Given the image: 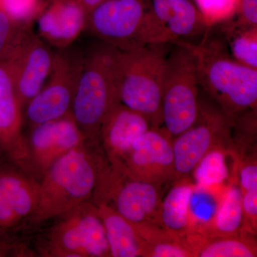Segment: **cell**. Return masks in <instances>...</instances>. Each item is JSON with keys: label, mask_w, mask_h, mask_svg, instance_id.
Segmentation results:
<instances>
[{"label": "cell", "mask_w": 257, "mask_h": 257, "mask_svg": "<svg viewBox=\"0 0 257 257\" xmlns=\"http://www.w3.org/2000/svg\"><path fill=\"white\" fill-rule=\"evenodd\" d=\"M195 58L198 83L210 94L229 121L257 102V69L243 65L219 41L207 37L199 45L184 42Z\"/></svg>", "instance_id": "cell-1"}, {"label": "cell", "mask_w": 257, "mask_h": 257, "mask_svg": "<svg viewBox=\"0 0 257 257\" xmlns=\"http://www.w3.org/2000/svg\"><path fill=\"white\" fill-rule=\"evenodd\" d=\"M120 51L101 42L84 55L72 114L81 131H100L109 111L120 101Z\"/></svg>", "instance_id": "cell-2"}, {"label": "cell", "mask_w": 257, "mask_h": 257, "mask_svg": "<svg viewBox=\"0 0 257 257\" xmlns=\"http://www.w3.org/2000/svg\"><path fill=\"white\" fill-rule=\"evenodd\" d=\"M84 30L120 51L170 44L151 0H106L88 13Z\"/></svg>", "instance_id": "cell-3"}, {"label": "cell", "mask_w": 257, "mask_h": 257, "mask_svg": "<svg viewBox=\"0 0 257 257\" xmlns=\"http://www.w3.org/2000/svg\"><path fill=\"white\" fill-rule=\"evenodd\" d=\"M167 45H148L120 52V101L144 115L150 124L162 123V83Z\"/></svg>", "instance_id": "cell-4"}, {"label": "cell", "mask_w": 257, "mask_h": 257, "mask_svg": "<svg viewBox=\"0 0 257 257\" xmlns=\"http://www.w3.org/2000/svg\"><path fill=\"white\" fill-rule=\"evenodd\" d=\"M41 186L35 212L49 218L77 207L92 194L96 173L89 155L80 145L54 161Z\"/></svg>", "instance_id": "cell-5"}, {"label": "cell", "mask_w": 257, "mask_h": 257, "mask_svg": "<svg viewBox=\"0 0 257 257\" xmlns=\"http://www.w3.org/2000/svg\"><path fill=\"white\" fill-rule=\"evenodd\" d=\"M166 58L162 83V123L166 133L177 137L190 128L199 113L197 66L192 50L183 40Z\"/></svg>", "instance_id": "cell-6"}, {"label": "cell", "mask_w": 257, "mask_h": 257, "mask_svg": "<svg viewBox=\"0 0 257 257\" xmlns=\"http://www.w3.org/2000/svg\"><path fill=\"white\" fill-rule=\"evenodd\" d=\"M84 55L74 47L59 49L46 87L28 104L27 116L35 125L72 114Z\"/></svg>", "instance_id": "cell-7"}, {"label": "cell", "mask_w": 257, "mask_h": 257, "mask_svg": "<svg viewBox=\"0 0 257 257\" xmlns=\"http://www.w3.org/2000/svg\"><path fill=\"white\" fill-rule=\"evenodd\" d=\"M55 54L51 45L28 28L5 60L11 69L21 106L28 104L43 88L53 68Z\"/></svg>", "instance_id": "cell-8"}, {"label": "cell", "mask_w": 257, "mask_h": 257, "mask_svg": "<svg viewBox=\"0 0 257 257\" xmlns=\"http://www.w3.org/2000/svg\"><path fill=\"white\" fill-rule=\"evenodd\" d=\"M124 157L130 178L160 184L175 177L172 143L156 130L139 137Z\"/></svg>", "instance_id": "cell-9"}, {"label": "cell", "mask_w": 257, "mask_h": 257, "mask_svg": "<svg viewBox=\"0 0 257 257\" xmlns=\"http://www.w3.org/2000/svg\"><path fill=\"white\" fill-rule=\"evenodd\" d=\"M55 242L68 256L110 254L102 219L93 209H79L62 222L55 231Z\"/></svg>", "instance_id": "cell-10"}, {"label": "cell", "mask_w": 257, "mask_h": 257, "mask_svg": "<svg viewBox=\"0 0 257 257\" xmlns=\"http://www.w3.org/2000/svg\"><path fill=\"white\" fill-rule=\"evenodd\" d=\"M229 121L224 115L203 113L194 124L177 136L172 145L175 176L184 177L193 172L202 157L212 148L219 135L227 132Z\"/></svg>", "instance_id": "cell-11"}, {"label": "cell", "mask_w": 257, "mask_h": 257, "mask_svg": "<svg viewBox=\"0 0 257 257\" xmlns=\"http://www.w3.org/2000/svg\"><path fill=\"white\" fill-rule=\"evenodd\" d=\"M87 13L80 0H50L37 14L40 35L51 46H70L85 29Z\"/></svg>", "instance_id": "cell-12"}, {"label": "cell", "mask_w": 257, "mask_h": 257, "mask_svg": "<svg viewBox=\"0 0 257 257\" xmlns=\"http://www.w3.org/2000/svg\"><path fill=\"white\" fill-rule=\"evenodd\" d=\"M82 133L72 114L35 125L30 144L37 160L48 167L58 157L79 146Z\"/></svg>", "instance_id": "cell-13"}, {"label": "cell", "mask_w": 257, "mask_h": 257, "mask_svg": "<svg viewBox=\"0 0 257 257\" xmlns=\"http://www.w3.org/2000/svg\"><path fill=\"white\" fill-rule=\"evenodd\" d=\"M159 184L130 178L114 196V210L134 226L148 224L161 204Z\"/></svg>", "instance_id": "cell-14"}, {"label": "cell", "mask_w": 257, "mask_h": 257, "mask_svg": "<svg viewBox=\"0 0 257 257\" xmlns=\"http://www.w3.org/2000/svg\"><path fill=\"white\" fill-rule=\"evenodd\" d=\"M39 187L13 172L0 173V226L15 224L35 211Z\"/></svg>", "instance_id": "cell-15"}, {"label": "cell", "mask_w": 257, "mask_h": 257, "mask_svg": "<svg viewBox=\"0 0 257 257\" xmlns=\"http://www.w3.org/2000/svg\"><path fill=\"white\" fill-rule=\"evenodd\" d=\"M150 125L144 115L120 102L106 115L100 131L110 151L124 157L134 142L150 130Z\"/></svg>", "instance_id": "cell-16"}, {"label": "cell", "mask_w": 257, "mask_h": 257, "mask_svg": "<svg viewBox=\"0 0 257 257\" xmlns=\"http://www.w3.org/2000/svg\"><path fill=\"white\" fill-rule=\"evenodd\" d=\"M98 213L105 227L110 256H144L143 240L132 223L106 205H101Z\"/></svg>", "instance_id": "cell-17"}, {"label": "cell", "mask_w": 257, "mask_h": 257, "mask_svg": "<svg viewBox=\"0 0 257 257\" xmlns=\"http://www.w3.org/2000/svg\"><path fill=\"white\" fill-rule=\"evenodd\" d=\"M193 192V187L188 184L172 187L161 203L157 213L164 229L179 241L189 229Z\"/></svg>", "instance_id": "cell-18"}, {"label": "cell", "mask_w": 257, "mask_h": 257, "mask_svg": "<svg viewBox=\"0 0 257 257\" xmlns=\"http://www.w3.org/2000/svg\"><path fill=\"white\" fill-rule=\"evenodd\" d=\"M21 109L9 64L0 61V141H10L18 136Z\"/></svg>", "instance_id": "cell-19"}, {"label": "cell", "mask_w": 257, "mask_h": 257, "mask_svg": "<svg viewBox=\"0 0 257 257\" xmlns=\"http://www.w3.org/2000/svg\"><path fill=\"white\" fill-rule=\"evenodd\" d=\"M243 223L242 193L240 187L230 186L223 194L213 218L214 234L216 236H236L243 229Z\"/></svg>", "instance_id": "cell-20"}, {"label": "cell", "mask_w": 257, "mask_h": 257, "mask_svg": "<svg viewBox=\"0 0 257 257\" xmlns=\"http://www.w3.org/2000/svg\"><path fill=\"white\" fill-rule=\"evenodd\" d=\"M171 15L165 25L170 43L195 36L206 28L202 15L189 0H168Z\"/></svg>", "instance_id": "cell-21"}, {"label": "cell", "mask_w": 257, "mask_h": 257, "mask_svg": "<svg viewBox=\"0 0 257 257\" xmlns=\"http://www.w3.org/2000/svg\"><path fill=\"white\" fill-rule=\"evenodd\" d=\"M193 172L199 189H209L221 185L229 177L226 154L220 148L212 147Z\"/></svg>", "instance_id": "cell-22"}, {"label": "cell", "mask_w": 257, "mask_h": 257, "mask_svg": "<svg viewBox=\"0 0 257 257\" xmlns=\"http://www.w3.org/2000/svg\"><path fill=\"white\" fill-rule=\"evenodd\" d=\"M233 58L257 69V27L224 30Z\"/></svg>", "instance_id": "cell-23"}, {"label": "cell", "mask_w": 257, "mask_h": 257, "mask_svg": "<svg viewBox=\"0 0 257 257\" xmlns=\"http://www.w3.org/2000/svg\"><path fill=\"white\" fill-rule=\"evenodd\" d=\"M194 252L200 257H253L256 248L248 241L235 236H217L199 246Z\"/></svg>", "instance_id": "cell-24"}, {"label": "cell", "mask_w": 257, "mask_h": 257, "mask_svg": "<svg viewBox=\"0 0 257 257\" xmlns=\"http://www.w3.org/2000/svg\"><path fill=\"white\" fill-rule=\"evenodd\" d=\"M241 0H195L206 28L234 18Z\"/></svg>", "instance_id": "cell-25"}, {"label": "cell", "mask_w": 257, "mask_h": 257, "mask_svg": "<svg viewBox=\"0 0 257 257\" xmlns=\"http://www.w3.org/2000/svg\"><path fill=\"white\" fill-rule=\"evenodd\" d=\"M30 23L17 21L0 8V61L9 57Z\"/></svg>", "instance_id": "cell-26"}, {"label": "cell", "mask_w": 257, "mask_h": 257, "mask_svg": "<svg viewBox=\"0 0 257 257\" xmlns=\"http://www.w3.org/2000/svg\"><path fill=\"white\" fill-rule=\"evenodd\" d=\"M43 6L40 0H0V8L12 18L30 23Z\"/></svg>", "instance_id": "cell-27"}, {"label": "cell", "mask_w": 257, "mask_h": 257, "mask_svg": "<svg viewBox=\"0 0 257 257\" xmlns=\"http://www.w3.org/2000/svg\"><path fill=\"white\" fill-rule=\"evenodd\" d=\"M236 21H227L224 30L240 28L257 27V0H241Z\"/></svg>", "instance_id": "cell-28"}, {"label": "cell", "mask_w": 257, "mask_h": 257, "mask_svg": "<svg viewBox=\"0 0 257 257\" xmlns=\"http://www.w3.org/2000/svg\"><path fill=\"white\" fill-rule=\"evenodd\" d=\"M243 216L250 221L251 228L256 229L257 219V188L241 192Z\"/></svg>", "instance_id": "cell-29"}, {"label": "cell", "mask_w": 257, "mask_h": 257, "mask_svg": "<svg viewBox=\"0 0 257 257\" xmlns=\"http://www.w3.org/2000/svg\"><path fill=\"white\" fill-rule=\"evenodd\" d=\"M240 189L241 192L257 188V166L248 163L243 166L239 174Z\"/></svg>", "instance_id": "cell-30"}, {"label": "cell", "mask_w": 257, "mask_h": 257, "mask_svg": "<svg viewBox=\"0 0 257 257\" xmlns=\"http://www.w3.org/2000/svg\"><path fill=\"white\" fill-rule=\"evenodd\" d=\"M105 1L106 0H80L81 3H82L84 8H85L87 14L91 10L95 8L96 6Z\"/></svg>", "instance_id": "cell-31"}]
</instances>
